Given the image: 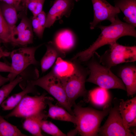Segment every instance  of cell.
Segmentation results:
<instances>
[{
  "instance_id": "cell-36",
  "label": "cell",
  "mask_w": 136,
  "mask_h": 136,
  "mask_svg": "<svg viewBox=\"0 0 136 136\" xmlns=\"http://www.w3.org/2000/svg\"><path fill=\"white\" fill-rule=\"evenodd\" d=\"M1 42V41L0 39V50L2 49L1 46V44H0Z\"/></svg>"
},
{
  "instance_id": "cell-13",
  "label": "cell",
  "mask_w": 136,
  "mask_h": 136,
  "mask_svg": "<svg viewBox=\"0 0 136 136\" xmlns=\"http://www.w3.org/2000/svg\"><path fill=\"white\" fill-rule=\"evenodd\" d=\"M76 40L72 31L65 29L58 32L52 42L63 57L71 50L75 46Z\"/></svg>"
},
{
  "instance_id": "cell-24",
  "label": "cell",
  "mask_w": 136,
  "mask_h": 136,
  "mask_svg": "<svg viewBox=\"0 0 136 136\" xmlns=\"http://www.w3.org/2000/svg\"><path fill=\"white\" fill-rule=\"evenodd\" d=\"M7 22L1 12L0 2V39L4 43H11L12 42L14 29Z\"/></svg>"
},
{
  "instance_id": "cell-27",
  "label": "cell",
  "mask_w": 136,
  "mask_h": 136,
  "mask_svg": "<svg viewBox=\"0 0 136 136\" xmlns=\"http://www.w3.org/2000/svg\"><path fill=\"white\" fill-rule=\"evenodd\" d=\"M41 129L45 133L54 136H65L66 135L63 132L55 125L52 122L45 120H42L40 123Z\"/></svg>"
},
{
  "instance_id": "cell-25",
  "label": "cell",
  "mask_w": 136,
  "mask_h": 136,
  "mask_svg": "<svg viewBox=\"0 0 136 136\" xmlns=\"http://www.w3.org/2000/svg\"><path fill=\"white\" fill-rule=\"evenodd\" d=\"M15 126L5 120L0 115V136H27Z\"/></svg>"
},
{
  "instance_id": "cell-35",
  "label": "cell",
  "mask_w": 136,
  "mask_h": 136,
  "mask_svg": "<svg viewBox=\"0 0 136 136\" xmlns=\"http://www.w3.org/2000/svg\"><path fill=\"white\" fill-rule=\"evenodd\" d=\"M10 52L4 51L1 49L0 50V59L2 57H7L10 55Z\"/></svg>"
},
{
  "instance_id": "cell-31",
  "label": "cell",
  "mask_w": 136,
  "mask_h": 136,
  "mask_svg": "<svg viewBox=\"0 0 136 136\" xmlns=\"http://www.w3.org/2000/svg\"><path fill=\"white\" fill-rule=\"evenodd\" d=\"M31 25V24L27 18L23 17L18 25L14 28L13 37L14 35L24 30Z\"/></svg>"
},
{
  "instance_id": "cell-14",
  "label": "cell",
  "mask_w": 136,
  "mask_h": 136,
  "mask_svg": "<svg viewBox=\"0 0 136 136\" xmlns=\"http://www.w3.org/2000/svg\"><path fill=\"white\" fill-rule=\"evenodd\" d=\"M78 66L72 62L59 57L56 60L51 71L62 82L73 75Z\"/></svg>"
},
{
  "instance_id": "cell-23",
  "label": "cell",
  "mask_w": 136,
  "mask_h": 136,
  "mask_svg": "<svg viewBox=\"0 0 136 136\" xmlns=\"http://www.w3.org/2000/svg\"><path fill=\"white\" fill-rule=\"evenodd\" d=\"M0 2L1 12L5 20L10 26H15L18 20L17 10L12 5Z\"/></svg>"
},
{
  "instance_id": "cell-28",
  "label": "cell",
  "mask_w": 136,
  "mask_h": 136,
  "mask_svg": "<svg viewBox=\"0 0 136 136\" xmlns=\"http://www.w3.org/2000/svg\"><path fill=\"white\" fill-rule=\"evenodd\" d=\"M45 0H28L27 7L32 13L33 16H36L43 11Z\"/></svg>"
},
{
  "instance_id": "cell-5",
  "label": "cell",
  "mask_w": 136,
  "mask_h": 136,
  "mask_svg": "<svg viewBox=\"0 0 136 136\" xmlns=\"http://www.w3.org/2000/svg\"><path fill=\"white\" fill-rule=\"evenodd\" d=\"M42 44L34 47H22L10 52L11 59V71L7 77L9 82L17 77L31 65H36L39 64L35 58L37 49Z\"/></svg>"
},
{
  "instance_id": "cell-21",
  "label": "cell",
  "mask_w": 136,
  "mask_h": 136,
  "mask_svg": "<svg viewBox=\"0 0 136 136\" xmlns=\"http://www.w3.org/2000/svg\"><path fill=\"white\" fill-rule=\"evenodd\" d=\"M46 51L40 61L41 70L44 73L49 69L55 62L57 58L63 57L54 45L50 42L46 45Z\"/></svg>"
},
{
  "instance_id": "cell-33",
  "label": "cell",
  "mask_w": 136,
  "mask_h": 136,
  "mask_svg": "<svg viewBox=\"0 0 136 136\" xmlns=\"http://www.w3.org/2000/svg\"><path fill=\"white\" fill-rule=\"evenodd\" d=\"M11 71V66L5 63L0 61V72H9Z\"/></svg>"
},
{
  "instance_id": "cell-11",
  "label": "cell",
  "mask_w": 136,
  "mask_h": 136,
  "mask_svg": "<svg viewBox=\"0 0 136 136\" xmlns=\"http://www.w3.org/2000/svg\"><path fill=\"white\" fill-rule=\"evenodd\" d=\"M75 1L55 0L46 15L45 27H50L57 20L68 16L74 7Z\"/></svg>"
},
{
  "instance_id": "cell-32",
  "label": "cell",
  "mask_w": 136,
  "mask_h": 136,
  "mask_svg": "<svg viewBox=\"0 0 136 136\" xmlns=\"http://www.w3.org/2000/svg\"><path fill=\"white\" fill-rule=\"evenodd\" d=\"M40 24L43 28L45 29L46 19V15L43 11L36 16Z\"/></svg>"
},
{
  "instance_id": "cell-9",
  "label": "cell",
  "mask_w": 136,
  "mask_h": 136,
  "mask_svg": "<svg viewBox=\"0 0 136 136\" xmlns=\"http://www.w3.org/2000/svg\"><path fill=\"white\" fill-rule=\"evenodd\" d=\"M110 45L109 54L107 58L108 67L122 63L133 62L136 60V47L126 46L116 42Z\"/></svg>"
},
{
  "instance_id": "cell-10",
  "label": "cell",
  "mask_w": 136,
  "mask_h": 136,
  "mask_svg": "<svg viewBox=\"0 0 136 136\" xmlns=\"http://www.w3.org/2000/svg\"><path fill=\"white\" fill-rule=\"evenodd\" d=\"M94 11V18L90 23L93 29L100 22L108 20L111 23L115 20L120 12L119 9L112 5L106 0H91Z\"/></svg>"
},
{
  "instance_id": "cell-17",
  "label": "cell",
  "mask_w": 136,
  "mask_h": 136,
  "mask_svg": "<svg viewBox=\"0 0 136 136\" xmlns=\"http://www.w3.org/2000/svg\"><path fill=\"white\" fill-rule=\"evenodd\" d=\"M115 6L121 11L125 22L136 26V0H115Z\"/></svg>"
},
{
  "instance_id": "cell-3",
  "label": "cell",
  "mask_w": 136,
  "mask_h": 136,
  "mask_svg": "<svg viewBox=\"0 0 136 136\" xmlns=\"http://www.w3.org/2000/svg\"><path fill=\"white\" fill-rule=\"evenodd\" d=\"M88 67L90 74L86 82L93 83L107 90L118 89L126 91L121 79L114 75L110 68L95 61L90 62Z\"/></svg>"
},
{
  "instance_id": "cell-34",
  "label": "cell",
  "mask_w": 136,
  "mask_h": 136,
  "mask_svg": "<svg viewBox=\"0 0 136 136\" xmlns=\"http://www.w3.org/2000/svg\"><path fill=\"white\" fill-rule=\"evenodd\" d=\"M9 81V79L7 77H3L0 74V87Z\"/></svg>"
},
{
  "instance_id": "cell-18",
  "label": "cell",
  "mask_w": 136,
  "mask_h": 136,
  "mask_svg": "<svg viewBox=\"0 0 136 136\" xmlns=\"http://www.w3.org/2000/svg\"><path fill=\"white\" fill-rule=\"evenodd\" d=\"M35 86L29 82L21 92L12 95L5 100L1 105L4 110H9L14 108L26 95L29 93L38 94Z\"/></svg>"
},
{
  "instance_id": "cell-12",
  "label": "cell",
  "mask_w": 136,
  "mask_h": 136,
  "mask_svg": "<svg viewBox=\"0 0 136 136\" xmlns=\"http://www.w3.org/2000/svg\"><path fill=\"white\" fill-rule=\"evenodd\" d=\"M119 110L124 125L127 130L136 126V97L126 100L120 99Z\"/></svg>"
},
{
  "instance_id": "cell-2",
  "label": "cell",
  "mask_w": 136,
  "mask_h": 136,
  "mask_svg": "<svg viewBox=\"0 0 136 136\" xmlns=\"http://www.w3.org/2000/svg\"><path fill=\"white\" fill-rule=\"evenodd\" d=\"M74 115L76 120L75 131L82 136H97L101 123L109 114L111 107L109 105L102 110L73 105Z\"/></svg>"
},
{
  "instance_id": "cell-26",
  "label": "cell",
  "mask_w": 136,
  "mask_h": 136,
  "mask_svg": "<svg viewBox=\"0 0 136 136\" xmlns=\"http://www.w3.org/2000/svg\"><path fill=\"white\" fill-rule=\"evenodd\" d=\"M22 80L21 77L19 75L8 83L3 85L0 88V106L16 86Z\"/></svg>"
},
{
  "instance_id": "cell-4",
  "label": "cell",
  "mask_w": 136,
  "mask_h": 136,
  "mask_svg": "<svg viewBox=\"0 0 136 136\" xmlns=\"http://www.w3.org/2000/svg\"><path fill=\"white\" fill-rule=\"evenodd\" d=\"M28 82L45 90L57 100L60 106L74 115L61 81L51 71L42 77Z\"/></svg>"
},
{
  "instance_id": "cell-37",
  "label": "cell",
  "mask_w": 136,
  "mask_h": 136,
  "mask_svg": "<svg viewBox=\"0 0 136 136\" xmlns=\"http://www.w3.org/2000/svg\"><path fill=\"white\" fill-rule=\"evenodd\" d=\"M79 0H75V1H78Z\"/></svg>"
},
{
  "instance_id": "cell-22",
  "label": "cell",
  "mask_w": 136,
  "mask_h": 136,
  "mask_svg": "<svg viewBox=\"0 0 136 136\" xmlns=\"http://www.w3.org/2000/svg\"><path fill=\"white\" fill-rule=\"evenodd\" d=\"M33 36L31 26L24 30L13 36L12 44L14 46H25L32 44Z\"/></svg>"
},
{
  "instance_id": "cell-20",
  "label": "cell",
  "mask_w": 136,
  "mask_h": 136,
  "mask_svg": "<svg viewBox=\"0 0 136 136\" xmlns=\"http://www.w3.org/2000/svg\"><path fill=\"white\" fill-rule=\"evenodd\" d=\"M88 95L89 100L95 106L104 108L109 105L111 97L108 90L99 87L89 91Z\"/></svg>"
},
{
  "instance_id": "cell-19",
  "label": "cell",
  "mask_w": 136,
  "mask_h": 136,
  "mask_svg": "<svg viewBox=\"0 0 136 136\" xmlns=\"http://www.w3.org/2000/svg\"><path fill=\"white\" fill-rule=\"evenodd\" d=\"M47 117V114L43 111L25 118L23 123V127L33 135L43 136L42 133L40 123L42 120L45 119Z\"/></svg>"
},
{
  "instance_id": "cell-6",
  "label": "cell",
  "mask_w": 136,
  "mask_h": 136,
  "mask_svg": "<svg viewBox=\"0 0 136 136\" xmlns=\"http://www.w3.org/2000/svg\"><path fill=\"white\" fill-rule=\"evenodd\" d=\"M45 93L39 96L25 95L17 105L5 117L25 118L40 113L46 108Z\"/></svg>"
},
{
  "instance_id": "cell-1",
  "label": "cell",
  "mask_w": 136,
  "mask_h": 136,
  "mask_svg": "<svg viewBox=\"0 0 136 136\" xmlns=\"http://www.w3.org/2000/svg\"><path fill=\"white\" fill-rule=\"evenodd\" d=\"M98 27L100 29L101 32L96 40L88 48L76 54L72 60L78 59L82 62L87 61L93 56L98 49L102 46L116 42L123 36L136 37V27L122 21L118 16L110 25H99Z\"/></svg>"
},
{
  "instance_id": "cell-29",
  "label": "cell",
  "mask_w": 136,
  "mask_h": 136,
  "mask_svg": "<svg viewBox=\"0 0 136 136\" xmlns=\"http://www.w3.org/2000/svg\"><path fill=\"white\" fill-rule=\"evenodd\" d=\"M28 0H0V1L5 3L14 7L17 11H21L27 8Z\"/></svg>"
},
{
  "instance_id": "cell-30",
  "label": "cell",
  "mask_w": 136,
  "mask_h": 136,
  "mask_svg": "<svg viewBox=\"0 0 136 136\" xmlns=\"http://www.w3.org/2000/svg\"><path fill=\"white\" fill-rule=\"evenodd\" d=\"M31 25L34 32L39 38H42L44 29L40 24L36 16H33Z\"/></svg>"
},
{
  "instance_id": "cell-16",
  "label": "cell",
  "mask_w": 136,
  "mask_h": 136,
  "mask_svg": "<svg viewBox=\"0 0 136 136\" xmlns=\"http://www.w3.org/2000/svg\"><path fill=\"white\" fill-rule=\"evenodd\" d=\"M52 100L51 98L47 96L46 101L49 107L47 117L54 120L71 122L75 125L76 120L74 115L71 114L63 107L53 104Z\"/></svg>"
},
{
  "instance_id": "cell-15",
  "label": "cell",
  "mask_w": 136,
  "mask_h": 136,
  "mask_svg": "<svg viewBox=\"0 0 136 136\" xmlns=\"http://www.w3.org/2000/svg\"><path fill=\"white\" fill-rule=\"evenodd\" d=\"M119 77L124 84L128 96L136 93V68L134 66H124L120 70Z\"/></svg>"
},
{
  "instance_id": "cell-8",
  "label": "cell",
  "mask_w": 136,
  "mask_h": 136,
  "mask_svg": "<svg viewBox=\"0 0 136 136\" xmlns=\"http://www.w3.org/2000/svg\"><path fill=\"white\" fill-rule=\"evenodd\" d=\"M86 76V73L78 66L73 75L61 82L68 101L72 107L78 98L87 95L85 86Z\"/></svg>"
},
{
  "instance_id": "cell-7",
  "label": "cell",
  "mask_w": 136,
  "mask_h": 136,
  "mask_svg": "<svg viewBox=\"0 0 136 136\" xmlns=\"http://www.w3.org/2000/svg\"><path fill=\"white\" fill-rule=\"evenodd\" d=\"M119 103L115 101L114 107H111L107 119L99 129L98 136H134L131 131L126 129L124 125L119 110Z\"/></svg>"
}]
</instances>
